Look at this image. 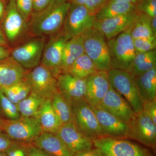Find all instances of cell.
<instances>
[{
    "mask_svg": "<svg viewBox=\"0 0 156 156\" xmlns=\"http://www.w3.org/2000/svg\"><path fill=\"white\" fill-rule=\"evenodd\" d=\"M5 11V10L4 3L2 0H0V20L4 17Z\"/></svg>",
    "mask_w": 156,
    "mask_h": 156,
    "instance_id": "47",
    "label": "cell"
},
{
    "mask_svg": "<svg viewBox=\"0 0 156 156\" xmlns=\"http://www.w3.org/2000/svg\"><path fill=\"white\" fill-rule=\"evenodd\" d=\"M0 90L6 97L17 105L27 97L31 92V88L25 77L18 83Z\"/></svg>",
    "mask_w": 156,
    "mask_h": 156,
    "instance_id": "30",
    "label": "cell"
},
{
    "mask_svg": "<svg viewBox=\"0 0 156 156\" xmlns=\"http://www.w3.org/2000/svg\"><path fill=\"white\" fill-rule=\"evenodd\" d=\"M51 103L62 125L66 123L74 122L71 105L58 91L52 98Z\"/></svg>",
    "mask_w": 156,
    "mask_h": 156,
    "instance_id": "29",
    "label": "cell"
},
{
    "mask_svg": "<svg viewBox=\"0 0 156 156\" xmlns=\"http://www.w3.org/2000/svg\"><path fill=\"white\" fill-rule=\"evenodd\" d=\"M52 0H33V9L34 12L41 11L48 7Z\"/></svg>",
    "mask_w": 156,
    "mask_h": 156,
    "instance_id": "41",
    "label": "cell"
},
{
    "mask_svg": "<svg viewBox=\"0 0 156 156\" xmlns=\"http://www.w3.org/2000/svg\"><path fill=\"white\" fill-rule=\"evenodd\" d=\"M56 84L58 92L70 104L85 97L86 79H79L69 73H62L56 78Z\"/></svg>",
    "mask_w": 156,
    "mask_h": 156,
    "instance_id": "18",
    "label": "cell"
},
{
    "mask_svg": "<svg viewBox=\"0 0 156 156\" xmlns=\"http://www.w3.org/2000/svg\"><path fill=\"white\" fill-rule=\"evenodd\" d=\"M134 78L143 102L156 99V67Z\"/></svg>",
    "mask_w": 156,
    "mask_h": 156,
    "instance_id": "24",
    "label": "cell"
},
{
    "mask_svg": "<svg viewBox=\"0 0 156 156\" xmlns=\"http://www.w3.org/2000/svg\"><path fill=\"white\" fill-rule=\"evenodd\" d=\"M56 134L74 155L92 149L94 146L92 140L82 133L74 122L62 125Z\"/></svg>",
    "mask_w": 156,
    "mask_h": 156,
    "instance_id": "16",
    "label": "cell"
},
{
    "mask_svg": "<svg viewBox=\"0 0 156 156\" xmlns=\"http://www.w3.org/2000/svg\"><path fill=\"white\" fill-rule=\"evenodd\" d=\"M85 53L89 56L98 71L112 69L106 39L97 29L92 27L82 34Z\"/></svg>",
    "mask_w": 156,
    "mask_h": 156,
    "instance_id": "2",
    "label": "cell"
},
{
    "mask_svg": "<svg viewBox=\"0 0 156 156\" xmlns=\"http://www.w3.org/2000/svg\"><path fill=\"white\" fill-rule=\"evenodd\" d=\"M20 116L17 105L9 100L0 90V118L14 120Z\"/></svg>",
    "mask_w": 156,
    "mask_h": 156,
    "instance_id": "32",
    "label": "cell"
},
{
    "mask_svg": "<svg viewBox=\"0 0 156 156\" xmlns=\"http://www.w3.org/2000/svg\"><path fill=\"white\" fill-rule=\"evenodd\" d=\"M44 46L43 39H32L12 50L11 56L25 69H34L41 62Z\"/></svg>",
    "mask_w": 156,
    "mask_h": 156,
    "instance_id": "11",
    "label": "cell"
},
{
    "mask_svg": "<svg viewBox=\"0 0 156 156\" xmlns=\"http://www.w3.org/2000/svg\"><path fill=\"white\" fill-rule=\"evenodd\" d=\"M98 71L93 62L85 53L76 59L67 73L76 77L84 79Z\"/></svg>",
    "mask_w": 156,
    "mask_h": 156,
    "instance_id": "28",
    "label": "cell"
},
{
    "mask_svg": "<svg viewBox=\"0 0 156 156\" xmlns=\"http://www.w3.org/2000/svg\"><path fill=\"white\" fill-rule=\"evenodd\" d=\"M8 46L7 39L3 34V32L0 29V46L8 48Z\"/></svg>",
    "mask_w": 156,
    "mask_h": 156,
    "instance_id": "44",
    "label": "cell"
},
{
    "mask_svg": "<svg viewBox=\"0 0 156 156\" xmlns=\"http://www.w3.org/2000/svg\"><path fill=\"white\" fill-rule=\"evenodd\" d=\"M3 21V28L9 41L14 42L22 33L24 20L18 11L15 0H10L6 8Z\"/></svg>",
    "mask_w": 156,
    "mask_h": 156,
    "instance_id": "19",
    "label": "cell"
},
{
    "mask_svg": "<svg viewBox=\"0 0 156 156\" xmlns=\"http://www.w3.org/2000/svg\"><path fill=\"white\" fill-rule=\"evenodd\" d=\"M95 21V15L85 6L71 4L61 32L70 39L92 28Z\"/></svg>",
    "mask_w": 156,
    "mask_h": 156,
    "instance_id": "7",
    "label": "cell"
},
{
    "mask_svg": "<svg viewBox=\"0 0 156 156\" xmlns=\"http://www.w3.org/2000/svg\"><path fill=\"white\" fill-rule=\"evenodd\" d=\"M93 143L102 156H152L145 149L125 139L103 136Z\"/></svg>",
    "mask_w": 156,
    "mask_h": 156,
    "instance_id": "8",
    "label": "cell"
},
{
    "mask_svg": "<svg viewBox=\"0 0 156 156\" xmlns=\"http://www.w3.org/2000/svg\"><path fill=\"white\" fill-rule=\"evenodd\" d=\"M0 129L13 141L31 143L43 133L37 119L20 116L14 120L0 118Z\"/></svg>",
    "mask_w": 156,
    "mask_h": 156,
    "instance_id": "3",
    "label": "cell"
},
{
    "mask_svg": "<svg viewBox=\"0 0 156 156\" xmlns=\"http://www.w3.org/2000/svg\"><path fill=\"white\" fill-rule=\"evenodd\" d=\"M33 144L52 156H73L74 154L56 133L43 132Z\"/></svg>",
    "mask_w": 156,
    "mask_h": 156,
    "instance_id": "20",
    "label": "cell"
},
{
    "mask_svg": "<svg viewBox=\"0 0 156 156\" xmlns=\"http://www.w3.org/2000/svg\"><path fill=\"white\" fill-rule=\"evenodd\" d=\"M98 107L103 109L127 123L135 114L128 101L111 86Z\"/></svg>",
    "mask_w": 156,
    "mask_h": 156,
    "instance_id": "15",
    "label": "cell"
},
{
    "mask_svg": "<svg viewBox=\"0 0 156 156\" xmlns=\"http://www.w3.org/2000/svg\"><path fill=\"white\" fill-rule=\"evenodd\" d=\"M27 72L11 56L0 61V89L18 83Z\"/></svg>",
    "mask_w": 156,
    "mask_h": 156,
    "instance_id": "21",
    "label": "cell"
},
{
    "mask_svg": "<svg viewBox=\"0 0 156 156\" xmlns=\"http://www.w3.org/2000/svg\"><path fill=\"white\" fill-rule=\"evenodd\" d=\"M131 27L107 41L112 69L127 70L136 56Z\"/></svg>",
    "mask_w": 156,
    "mask_h": 156,
    "instance_id": "4",
    "label": "cell"
},
{
    "mask_svg": "<svg viewBox=\"0 0 156 156\" xmlns=\"http://www.w3.org/2000/svg\"><path fill=\"white\" fill-rule=\"evenodd\" d=\"M10 51L8 48L0 46V61L5 59L10 56Z\"/></svg>",
    "mask_w": 156,
    "mask_h": 156,
    "instance_id": "43",
    "label": "cell"
},
{
    "mask_svg": "<svg viewBox=\"0 0 156 156\" xmlns=\"http://www.w3.org/2000/svg\"><path fill=\"white\" fill-rule=\"evenodd\" d=\"M107 73L111 86L126 99L135 113L142 111L143 101L134 78L122 70L112 69Z\"/></svg>",
    "mask_w": 156,
    "mask_h": 156,
    "instance_id": "5",
    "label": "cell"
},
{
    "mask_svg": "<svg viewBox=\"0 0 156 156\" xmlns=\"http://www.w3.org/2000/svg\"><path fill=\"white\" fill-rule=\"evenodd\" d=\"M91 107L106 136L122 139L131 138L128 123L101 108Z\"/></svg>",
    "mask_w": 156,
    "mask_h": 156,
    "instance_id": "17",
    "label": "cell"
},
{
    "mask_svg": "<svg viewBox=\"0 0 156 156\" xmlns=\"http://www.w3.org/2000/svg\"><path fill=\"white\" fill-rule=\"evenodd\" d=\"M110 1H117V2H124L130 3L133 5H136L140 2L142 0H110Z\"/></svg>",
    "mask_w": 156,
    "mask_h": 156,
    "instance_id": "46",
    "label": "cell"
},
{
    "mask_svg": "<svg viewBox=\"0 0 156 156\" xmlns=\"http://www.w3.org/2000/svg\"><path fill=\"white\" fill-rule=\"evenodd\" d=\"M150 22L152 31L155 36L156 37V17H150Z\"/></svg>",
    "mask_w": 156,
    "mask_h": 156,
    "instance_id": "45",
    "label": "cell"
},
{
    "mask_svg": "<svg viewBox=\"0 0 156 156\" xmlns=\"http://www.w3.org/2000/svg\"><path fill=\"white\" fill-rule=\"evenodd\" d=\"M156 67V50L136 54L126 71L134 78Z\"/></svg>",
    "mask_w": 156,
    "mask_h": 156,
    "instance_id": "25",
    "label": "cell"
},
{
    "mask_svg": "<svg viewBox=\"0 0 156 156\" xmlns=\"http://www.w3.org/2000/svg\"><path fill=\"white\" fill-rule=\"evenodd\" d=\"M139 11V15L131 27V35L133 40L139 38L156 37L150 25V17Z\"/></svg>",
    "mask_w": 156,
    "mask_h": 156,
    "instance_id": "31",
    "label": "cell"
},
{
    "mask_svg": "<svg viewBox=\"0 0 156 156\" xmlns=\"http://www.w3.org/2000/svg\"><path fill=\"white\" fill-rule=\"evenodd\" d=\"M136 9V5L133 4L109 0L95 14V20H103L128 14Z\"/></svg>",
    "mask_w": 156,
    "mask_h": 156,
    "instance_id": "26",
    "label": "cell"
},
{
    "mask_svg": "<svg viewBox=\"0 0 156 156\" xmlns=\"http://www.w3.org/2000/svg\"><path fill=\"white\" fill-rule=\"evenodd\" d=\"M27 144L13 141L5 152L8 156H27Z\"/></svg>",
    "mask_w": 156,
    "mask_h": 156,
    "instance_id": "36",
    "label": "cell"
},
{
    "mask_svg": "<svg viewBox=\"0 0 156 156\" xmlns=\"http://www.w3.org/2000/svg\"><path fill=\"white\" fill-rule=\"evenodd\" d=\"M136 7L138 11L148 17H156V0H142Z\"/></svg>",
    "mask_w": 156,
    "mask_h": 156,
    "instance_id": "35",
    "label": "cell"
},
{
    "mask_svg": "<svg viewBox=\"0 0 156 156\" xmlns=\"http://www.w3.org/2000/svg\"><path fill=\"white\" fill-rule=\"evenodd\" d=\"M69 40L59 32L45 45L43 50L41 64L48 69L56 78L61 74L60 64L62 50Z\"/></svg>",
    "mask_w": 156,
    "mask_h": 156,
    "instance_id": "12",
    "label": "cell"
},
{
    "mask_svg": "<svg viewBox=\"0 0 156 156\" xmlns=\"http://www.w3.org/2000/svg\"><path fill=\"white\" fill-rule=\"evenodd\" d=\"M74 123L80 131L90 139L106 136L98 123L95 112L84 98L71 103Z\"/></svg>",
    "mask_w": 156,
    "mask_h": 156,
    "instance_id": "6",
    "label": "cell"
},
{
    "mask_svg": "<svg viewBox=\"0 0 156 156\" xmlns=\"http://www.w3.org/2000/svg\"><path fill=\"white\" fill-rule=\"evenodd\" d=\"M45 100L32 91L23 100L17 104L20 116L36 118L40 108Z\"/></svg>",
    "mask_w": 156,
    "mask_h": 156,
    "instance_id": "27",
    "label": "cell"
},
{
    "mask_svg": "<svg viewBox=\"0 0 156 156\" xmlns=\"http://www.w3.org/2000/svg\"><path fill=\"white\" fill-rule=\"evenodd\" d=\"M27 156H52L37 147L32 143L27 144Z\"/></svg>",
    "mask_w": 156,
    "mask_h": 156,
    "instance_id": "39",
    "label": "cell"
},
{
    "mask_svg": "<svg viewBox=\"0 0 156 156\" xmlns=\"http://www.w3.org/2000/svg\"><path fill=\"white\" fill-rule=\"evenodd\" d=\"M70 5L69 0H52L44 10L32 13L30 22L32 32L37 36L59 33Z\"/></svg>",
    "mask_w": 156,
    "mask_h": 156,
    "instance_id": "1",
    "label": "cell"
},
{
    "mask_svg": "<svg viewBox=\"0 0 156 156\" xmlns=\"http://www.w3.org/2000/svg\"><path fill=\"white\" fill-rule=\"evenodd\" d=\"M31 91L45 99H52L58 92L56 78L48 69L42 64L27 72L25 76Z\"/></svg>",
    "mask_w": 156,
    "mask_h": 156,
    "instance_id": "9",
    "label": "cell"
},
{
    "mask_svg": "<svg viewBox=\"0 0 156 156\" xmlns=\"http://www.w3.org/2000/svg\"><path fill=\"white\" fill-rule=\"evenodd\" d=\"M142 111L147 115L156 125V99L143 103Z\"/></svg>",
    "mask_w": 156,
    "mask_h": 156,
    "instance_id": "38",
    "label": "cell"
},
{
    "mask_svg": "<svg viewBox=\"0 0 156 156\" xmlns=\"http://www.w3.org/2000/svg\"><path fill=\"white\" fill-rule=\"evenodd\" d=\"M0 156H8L6 154L5 152L1 151L0 152Z\"/></svg>",
    "mask_w": 156,
    "mask_h": 156,
    "instance_id": "48",
    "label": "cell"
},
{
    "mask_svg": "<svg viewBox=\"0 0 156 156\" xmlns=\"http://www.w3.org/2000/svg\"><path fill=\"white\" fill-rule=\"evenodd\" d=\"M85 53L82 34L73 37L66 43L62 50L60 70L61 73H67L76 59Z\"/></svg>",
    "mask_w": 156,
    "mask_h": 156,
    "instance_id": "22",
    "label": "cell"
},
{
    "mask_svg": "<svg viewBox=\"0 0 156 156\" xmlns=\"http://www.w3.org/2000/svg\"><path fill=\"white\" fill-rule=\"evenodd\" d=\"M73 156H102L101 151L97 148L90 149L88 150L79 152Z\"/></svg>",
    "mask_w": 156,
    "mask_h": 156,
    "instance_id": "42",
    "label": "cell"
},
{
    "mask_svg": "<svg viewBox=\"0 0 156 156\" xmlns=\"http://www.w3.org/2000/svg\"><path fill=\"white\" fill-rule=\"evenodd\" d=\"M36 118L43 132L56 133L62 124L53 109L51 99H45Z\"/></svg>",
    "mask_w": 156,
    "mask_h": 156,
    "instance_id": "23",
    "label": "cell"
},
{
    "mask_svg": "<svg viewBox=\"0 0 156 156\" xmlns=\"http://www.w3.org/2000/svg\"><path fill=\"white\" fill-rule=\"evenodd\" d=\"M18 11L24 20L28 19L32 14L33 0H15Z\"/></svg>",
    "mask_w": 156,
    "mask_h": 156,
    "instance_id": "37",
    "label": "cell"
},
{
    "mask_svg": "<svg viewBox=\"0 0 156 156\" xmlns=\"http://www.w3.org/2000/svg\"><path fill=\"white\" fill-rule=\"evenodd\" d=\"M133 41L136 54L156 50V37H155L134 39Z\"/></svg>",
    "mask_w": 156,
    "mask_h": 156,
    "instance_id": "33",
    "label": "cell"
},
{
    "mask_svg": "<svg viewBox=\"0 0 156 156\" xmlns=\"http://www.w3.org/2000/svg\"><path fill=\"white\" fill-rule=\"evenodd\" d=\"M128 124L131 138L148 147L155 148L156 125L144 112L135 113Z\"/></svg>",
    "mask_w": 156,
    "mask_h": 156,
    "instance_id": "10",
    "label": "cell"
},
{
    "mask_svg": "<svg viewBox=\"0 0 156 156\" xmlns=\"http://www.w3.org/2000/svg\"><path fill=\"white\" fill-rule=\"evenodd\" d=\"M84 99L92 107H98L108 92L111 85L107 71H98L86 78Z\"/></svg>",
    "mask_w": 156,
    "mask_h": 156,
    "instance_id": "14",
    "label": "cell"
},
{
    "mask_svg": "<svg viewBox=\"0 0 156 156\" xmlns=\"http://www.w3.org/2000/svg\"><path fill=\"white\" fill-rule=\"evenodd\" d=\"M139 13L136 9L128 14L103 20H95L93 27L101 33L107 40H110L131 27Z\"/></svg>",
    "mask_w": 156,
    "mask_h": 156,
    "instance_id": "13",
    "label": "cell"
},
{
    "mask_svg": "<svg viewBox=\"0 0 156 156\" xmlns=\"http://www.w3.org/2000/svg\"><path fill=\"white\" fill-rule=\"evenodd\" d=\"M13 141L0 129V152H5Z\"/></svg>",
    "mask_w": 156,
    "mask_h": 156,
    "instance_id": "40",
    "label": "cell"
},
{
    "mask_svg": "<svg viewBox=\"0 0 156 156\" xmlns=\"http://www.w3.org/2000/svg\"><path fill=\"white\" fill-rule=\"evenodd\" d=\"M71 4L85 6L92 14H95L109 0H69Z\"/></svg>",
    "mask_w": 156,
    "mask_h": 156,
    "instance_id": "34",
    "label": "cell"
}]
</instances>
